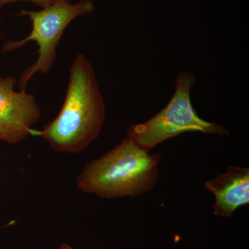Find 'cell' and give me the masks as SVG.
Listing matches in <instances>:
<instances>
[{"label": "cell", "instance_id": "cell-1", "mask_svg": "<svg viewBox=\"0 0 249 249\" xmlns=\"http://www.w3.org/2000/svg\"><path fill=\"white\" fill-rule=\"evenodd\" d=\"M106 107L92 63L78 53L70 69L66 96L60 112L41 130L40 137L55 152L78 154L98 139L106 120Z\"/></svg>", "mask_w": 249, "mask_h": 249}, {"label": "cell", "instance_id": "cell-2", "mask_svg": "<svg viewBox=\"0 0 249 249\" xmlns=\"http://www.w3.org/2000/svg\"><path fill=\"white\" fill-rule=\"evenodd\" d=\"M160 160V155L146 151L127 137L87 163L77 177V187L101 199L137 197L157 184Z\"/></svg>", "mask_w": 249, "mask_h": 249}, {"label": "cell", "instance_id": "cell-3", "mask_svg": "<svg viewBox=\"0 0 249 249\" xmlns=\"http://www.w3.org/2000/svg\"><path fill=\"white\" fill-rule=\"evenodd\" d=\"M196 78L188 71L178 73L175 91L170 102L150 120L129 126L127 137L147 152L159 144L188 132L229 135L227 129L214 122L201 119L191 100Z\"/></svg>", "mask_w": 249, "mask_h": 249}, {"label": "cell", "instance_id": "cell-4", "mask_svg": "<svg viewBox=\"0 0 249 249\" xmlns=\"http://www.w3.org/2000/svg\"><path fill=\"white\" fill-rule=\"evenodd\" d=\"M91 0H80L76 4L60 2L39 11L22 10L18 16H27L32 23L30 34L18 41L9 40L1 48L2 53L14 52L34 41L38 47L37 60L21 74L19 89H25L32 77L37 73L46 74L53 68L57 58V47L65 29L76 18L92 13Z\"/></svg>", "mask_w": 249, "mask_h": 249}, {"label": "cell", "instance_id": "cell-5", "mask_svg": "<svg viewBox=\"0 0 249 249\" xmlns=\"http://www.w3.org/2000/svg\"><path fill=\"white\" fill-rule=\"evenodd\" d=\"M14 76L0 77V141L17 144L31 135L41 118L40 106L34 95L15 89Z\"/></svg>", "mask_w": 249, "mask_h": 249}, {"label": "cell", "instance_id": "cell-6", "mask_svg": "<svg viewBox=\"0 0 249 249\" xmlns=\"http://www.w3.org/2000/svg\"><path fill=\"white\" fill-rule=\"evenodd\" d=\"M205 187L215 197L214 214L230 217L239 207L249 204V169L229 166L226 173L205 182Z\"/></svg>", "mask_w": 249, "mask_h": 249}, {"label": "cell", "instance_id": "cell-7", "mask_svg": "<svg viewBox=\"0 0 249 249\" xmlns=\"http://www.w3.org/2000/svg\"><path fill=\"white\" fill-rule=\"evenodd\" d=\"M19 1H28L34 3V4L40 6L42 9L50 7L53 5L60 2H71V0H0V8L3 7L5 5L16 2Z\"/></svg>", "mask_w": 249, "mask_h": 249}, {"label": "cell", "instance_id": "cell-8", "mask_svg": "<svg viewBox=\"0 0 249 249\" xmlns=\"http://www.w3.org/2000/svg\"><path fill=\"white\" fill-rule=\"evenodd\" d=\"M58 249H73V247H71V246L67 245V244L63 243L60 245V247H59Z\"/></svg>", "mask_w": 249, "mask_h": 249}, {"label": "cell", "instance_id": "cell-9", "mask_svg": "<svg viewBox=\"0 0 249 249\" xmlns=\"http://www.w3.org/2000/svg\"><path fill=\"white\" fill-rule=\"evenodd\" d=\"M1 16H0V26H1Z\"/></svg>", "mask_w": 249, "mask_h": 249}, {"label": "cell", "instance_id": "cell-10", "mask_svg": "<svg viewBox=\"0 0 249 249\" xmlns=\"http://www.w3.org/2000/svg\"><path fill=\"white\" fill-rule=\"evenodd\" d=\"M1 37H2V35H1V34H0V40H1Z\"/></svg>", "mask_w": 249, "mask_h": 249}]
</instances>
